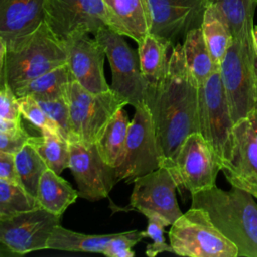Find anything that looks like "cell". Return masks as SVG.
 Returning a JSON list of instances; mask_svg holds the SVG:
<instances>
[{"label": "cell", "mask_w": 257, "mask_h": 257, "mask_svg": "<svg viewBox=\"0 0 257 257\" xmlns=\"http://www.w3.org/2000/svg\"><path fill=\"white\" fill-rule=\"evenodd\" d=\"M7 46L3 38L0 36V84L6 80L4 76V64H5V57H6Z\"/></svg>", "instance_id": "obj_39"}, {"label": "cell", "mask_w": 257, "mask_h": 257, "mask_svg": "<svg viewBox=\"0 0 257 257\" xmlns=\"http://www.w3.org/2000/svg\"><path fill=\"white\" fill-rule=\"evenodd\" d=\"M168 41L149 33L138 42V54L141 71L148 83H157L166 74L168 51L172 48Z\"/></svg>", "instance_id": "obj_24"}, {"label": "cell", "mask_w": 257, "mask_h": 257, "mask_svg": "<svg viewBox=\"0 0 257 257\" xmlns=\"http://www.w3.org/2000/svg\"><path fill=\"white\" fill-rule=\"evenodd\" d=\"M23 128L22 122L6 119L0 116V132H16Z\"/></svg>", "instance_id": "obj_38"}, {"label": "cell", "mask_w": 257, "mask_h": 257, "mask_svg": "<svg viewBox=\"0 0 257 257\" xmlns=\"http://www.w3.org/2000/svg\"><path fill=\"white\" fill-rule=\"evenodd\" d=\"M252 2H253V3H255V4L257 5V0H252Z\"/></svg>", "instance_id": "obj_44"}, {"label": "cell", "mask_w": 257, "mask_h": 257, "mask_svg": "<svg viewBox=\"0 0 257 257\" xmlns=\"http://www.w3.org/2000/svg\"><path fill=\"white\" fill-rule=\"evenodd\" d=\"M130 121L124 107L118 109L95 143L100 157L113 168H117L122 162Z\"/></svg>", "instance_id": "obj_23"}, {"label": "cell", "mask_w": 257, "mask_h": 257, "mask_svg": "<svg viewBox=\"0 0 257 257\" xmlns=\"http://www.w3.org/2000/svg\"><path fill=\"white\" fill-rule=\"evenodd\" d=\"M216 5L227 19L234 39L252 40L256 4L252 0H205Z\"/></svg>", "instance_id": "obj_27"}, {"label": "cell", "mask_w": 257, "mask_h": 257, "mask_svg": "<svg viewBox=\"0 0 257 257\" xmlns=\"http://www.w3.org/2000/svg\"><path fill=\"white\" fill-rule=\"evenodd\" d=\"M66 99L69 107V142L79 141L87 144H95L110 118L118 109L128 104L111 89L92 93L76 80L70 82Z\"/></svg>", "instance_id": "obj_4"}, {"label": "cell", "mask_w": 257, "mask_h": 257, "mask_svg": "<svg viewBox=\"0 0 257 257\" xmlns=\"http://www.w3.org/2000/svg\"><path fill=\"white\" fill-rule=\"evenodd\" d=\"M62 40L66 50V63L74 80L92 93L109 90L110 86L103 73L105 52L95 37H90L89 33L76 32Z\"/></svg>", "instance_id": "obj_15"}, {"label": "cell", "mask_w": 257, "mask_h": 257, "mask_svg": "<svg viewBox=\"0 0 257 257\" xmlns=\"http://www.w3.org/2000/svg\"><path fill=\"white\" fill-rule=\"evenodd\" d=\"M40 207L21 184L0 179V220Z\"/></svg>", "instance_id": "obj_30"}, {"label": "cell", "mask_w": 257, "mask_h": 257, "mask_svg": "<svg viewBox=\"0 0 257 257\" xmlns=\"http://www.w3.org/2000/svg\"><path fill=\"white\" fill-rule=\"evenodd\" d=\"M131 202L126 208L136 210L143 215L157 214L171 226L183 212L176 198L177 181L167 166L134 180Z\"/></svg>", "instance_id": "obj_11"}, {"label": "cell", "mask_w": 257, "mask_h": 257, "mask_svg": "<svg viewBox=\"0 0 257 257\" xmlns=\"http://www.w3.org/2000/svg\"><path fill=\"white\" fill-rule=\"evenodd\" d=\"M167 167L172 171L178 189H186L191 195L216 186L221 171L213 149L199 132L185 139L173 162Z\"/></svg>", "instance_id": "obj_10"}, {"label": "cell", "mask_w": 257, "mask_h": 257, "mask_svg": "<svg viewBox=\"0 0 257 257\" xmlns=\"http://www.w3.org/2000/svg\"><path fill=\"white\" fill-rule=\"evenodd\" d=\"M66 61L63 40L44 21L34 32L7 46L4 76L14 89Z\"/></svg>", "instance_id": "obj_3"}, {"label": "cell", "mask_w": 257, "mask_h": 257, "mask_svg": "<svg viewBox=\"0 0 257 257\" xmlns=\"http://www.w3.org/2000/svg\"><path fill=\"white\" fill-rule=\"evenodd\" d=\"M11 256H17V255H15L6 246L0 243V257H11Z\"/></svg>", "instance_id": "obj_41"}, {"label": "cell", "mask_w": 257, "mask_h": 257, "mask_svg": "<svg viewBox=\"0 0 257 257\" xmlns=\"http://www.w3.org/2000/svg\"><path fill=\"white\" fill-rule=\"evenodd\" d=\"M79 197L78 191L50 169L42 174L37 191V202L46 211L61 216L64 211Z\"/></svg>", "instance_id": "obj_20"}, {"label": "cell", "mask_w": 257, "mask_h": 257, "mask_svg": "<svg viewBox=\"0 0 257 257\" xmlns=\"http://www.w3.org/2000/svg\"><path fill=\"white\" fill-rule=\"evenodd\" d=\"M199 84L189 70L183 46H172L168 68L157 83H148L145 103L152 114L156 137L163 158L169 166L185 139L199 132Z\"/></svg>", "instance_id": "obj_1"}, {"label": "cell", "mask_w": 257, "mask_h": 257, "mask_svg": "<svg viewBox=\"0 0 257 257\" xmlns=\"http://www.w3.org/2000/svg\"><path fill=\"white\" fill-rule=\"evenodd\" d=\"M44 21L61 39L76 32L95 34L108 26L102 0H44Z\"/></svg>", "instance_id": "obj_14"}, {"label": "cell", "mask_w": 257, "mask_h": 257, "mask_svg": "<svg viewBox=\"0 0 257 257\" xmlns=\"http://www.w3.org/2000/svg\"><path fill=\"white\" fill-rule=\"evenodd\" d=\"M163 165L155 126L149 107L145 102L135 106L130 121L124 155L121 164L115 168L117 182L133 183Z\"/></svg>", "instance_id": "obj_9"}, {"label": "cell", "mask_w": 257, "mask_h": 257, "mask_svg": "<svg viewBox=\"0 0 257 257\" xmlns=\"http://www.w3.org/2000/svg\"><path fill=\"white\" fill-rule=\"evenodd\" d=\"M113 234L89 235L56 225L47 241V249L69 251V252H89L103 253L108 242L114 237Z\"/></svg>", "instance_id": "obj_25"}, {"label": "cell", "mask_w": 257, "mask_h": 257, "mask_svg": "<svg viewBox=\"0 0 257 257\" xmlns=\"http://www.w3.org/2000/svg\"><path fill=\"white\" fill-rule=\"evenodd\" d=\"M74 77L67 65L62 64L13 89L18 97L32 96L35 99L66 97L68 86Z\"/></svg>", "instance_id": "obj_21"}, {"label": "cell", "mask_w": 257, "mask_h": 257, "mask_svg": "<svg viewBox=\"0 0 257 257\" xmlns=\"http://www.w3.org/2000/svg\"><path fill=\"white\" fill-rule=\"evenodd\" d=\"M30 135L21 128L16 132H0V152L16 154L28 142Z\"/></svg>", "instance_id": "obj_36"}, {"label": "cell", "mask_w": 257, "mask_h": 257, "mask_svg": "<svg viewBox=\"0 0 257 257\" xmlns=\"http://www.w3.org/2000/svg\"><path fill=\"white\" fill-rule=\"evenodd\" d=\"M255 96H256V107H257V57L255 60Z\"/></svg>", "instance_id": "obj_43"}, {"label": "cell", "mask_w": 257, "mask_h": 257, "mask_svg": "<svg viewBox=\"0 0 257 257\" xmlns=\"http://www.w3.org/2000/svg\"><path fill=\"white\" fill-rule=\"evenodd\" d=\"M182 46L186 64L200 85L219 67L211 57L201 27L189 30Z\"/></svg>", "instance_id": "obj_26"}, {"label": "cell", "mask_w": 257, "mask_h": 257, "mask_svg": "<svg viewBox=\"0 0 257 257\" xmlns=\"http://www.w3.org/2000/svg\"><path fill=\"white\" fill-rule=\"evenodd\" d=\"M45 113L58 125L61 135L68 142L70 139L69 107L66 97L56 99H36Z\"/></svg>", "instance_id": "obj_34"}, {"label": "cell", "mask_w": 257, "mask_h": 257, "mask_svg": "<svg viewBox=\"0 0 257 257\" xmlns=\"http://www.w3.org/2000/svg\"><path fill=\"white\" fill-rule=\"evenodd\" d=\"M201 29L211 57L219 66L233 41V34L227 19L216 5L208 4L205 8Z\"/></svg>", "instance_id": "obj_22"}, {"label": "cell", "mask_w": 257, "mask_h": 257, "mask_svg": "<svg viewBox=\"0 0 257 257\" xmlns=\"http://www.w3.org/2000/svg\"><path fill=\"white\" fill-rule=\"evenodd\" d=\"M173 253L186 257H238V248L211 221L206 211L191 207L169 231Z\"/></svg>", "instance_id": "obj_5"}, {"label": "cell", "mask_w": 257, "mask_h": 257, "mask_svg": "<svg viewBox=\"0 0 257 257\" xmlns=\"http://www.w3.org/2000/svg\"><path fill=\"white\" fill-rule=\"evenodd\" d=\"M94 37L101 44L110 65V89L134 107L145 102L148 81L141 71L138 51L127 44L123 35L108 26L101 27Z\"/></svg>", "instance_id": "obj_8"}, {"label": "cell", "mask_w": 257, "mask_h": 257, "mask_svg": "<svg viewBox=\"0 0 257 257\" xmlns=\"http://www.w3.org/2000/svg\"><path fill=\"white\" fill-rule=\"evenodd\" d=\"M0 179L21 184L15 168L14 154L0 152Z\"/></svg>", "instance_id": "obj_37"}, {"label": "cell", "mask_w": 257, "mask_h": 257, "mask_svg": "<svg viewBox=\"0 0 257 257\" xmlns=\"http://www.w3.org/2000/svg\"><path fill=\"white\" fill-rule=\"evenodd\" d=\"M191 207L207 212L213 224L236 245L238 257H257V203L250 193L214 186L193 194Z\"/></svg>", "instance_id": "obj_2"}, {"label": "cell", "mask_w": 257, "mask_h": 257, "mask_svg": "<svg viewBox=\"0 0 257 257\" xmlns=\"http://www.w3.org/2000/svg\"><path fill=\"white\" fill-rule=\"evenodd\" d=\"M108 27L140 42L150 33L152 15L149 0H102Z\"/></svg>", "instance_id": "obj_19"}, {"label": "cell", "mask_w": 257, "mask_h": 257, "mask_svg": "<svg viewBox=\"0 0 257 257\" xmlns=\"http://www.w3.org/2000/svg\"><path fill=\"white\" fill-rule=\"evenodd\" d=\"M28 143L37 151L48 169L60 175L68 168L69 142L60 134L41 131L40 137L30 136Z\"/></svg>", "instance_id": "obj_28"}, {"label": "cell", "mask_w": 257, "mask_h": 257, "mask_svg": "<svg viewBox=\"0 0 257 257\" xmlns=\"http://www.w3.org/2000/svg\"><path fill=\"white\" fill-rule=\"evenodd\" d=\"M199 133L214 151L220 168L229 160L234 121L221 81L219 67L199 85Z\"/></svg>", "instance_id": "obj_7"}, {"label": "cell", "mask_w": 257, "mask_h": 257, "mask_svg": "<svg viewBox=\"0 0 257 257\" xmlns=\"http://www.w3.org/2000/svg\"><path fill=\"white\" fill-rule=\"evenodd\" d=\"M253 40L234 39L219 65L223 88L234 123L256 107Z\"/></svg>", "instance_id": "obj_6"}, {"label": "cell", "mask_w": 257, "mask_h": 257, "mask_svg": "<svg viewBox=\"0 0 257 257\" xmlns=\"http://www.w3.org/2000/svg\"><path fill=\"white\" fill-rule=\"evenodd\" d=\"M44 0H0V36L9 46L44 22Z\"/></svg>", "instance_id": "obj_18"}, {"label": "cell", "mask_w": 257, "mask_h": 257, "mask_svg": "<svg viewBox=\"0 0 257 257\" xmlns=\"http://www.w3.org/2000/svg\"><path fill=\"white\" fill-rule=\"evenodd\" d=\"M15 168L23 188L36 198L40 178L47 166L37 151L27 142L15 155Z\"/></svg>", "instance_id": "obj_29"}, {"label": "cell", "mask_w": 257, "mask_h": 257, "mask_svg": "<svg viewBox=\"0 0 257 257\" xmlns=\"http://www.w3.org/2000/svg\"><path fill=\"white\" fill-rule=\"evenodd\" d=\"M18 103L21 116L26 118L34 126L38 127L40 132L49 131L61 135L58 125L45 113L35 98L32 96L18 97Z\"/></svg>", "instance_id": "obj_32"}, {"label": "cell", "mask_w": 257, "mask_h": 257, "mask_svg": "<svg viewBox=\"0 0 257 257\" xmlns=\"http://www.w3.org/2000/svg\"><path fill=\"white\" fill-rule=\"evenodd\" d=\"M249 123L252 127V131L255 135V138L257 139V107H255L247 116Z\"/></svg>", "instance_id": "obj_40"}, {"label": "cell", "mask_w": 257, "mask_h": 257, "mask_svg": "<svg viewBox=\"0 0 257 257\" xmlns=\"http://www.w3.org/2000/svg\"><path fill=\"white\" fill-rule=\"evenodd\" d=\"M148 226L146 231H144L146 238L152 239V243L147 245L146 255L149 257H155L163 252H172L173 249L170 244L165 240L164 233L165 227L169 226V223L157 214H147Z\"/></svg>", "instance_id": "obj_31"}, {"label": "cell", "mask_w": 257, "mask_h": 257, "mask_svg": "<svg viewBox=\"0 0 257 257\" xmlns=\"http://www.w3.org/2000/svg\"><path fill=\"white\" fill-rule=\"evenodd\" d=\"M144 231L132 230L115 233L114 237L106 245L103 255L108 257H134L135 252L132 248L145 239Z\"/></svg>", "instance_id": "obj_33"}, {"label": "cell", "mask_w": 257, "mask_h": 257, "mask_svg": "<svg viewBox=\"0 0 257 257\" xmlns=\"http://www.w3.org/2000/svg\"><path fill=\"white\" fill-rule=\"evenodd\" d=\"M152 15L150 33L175 45L191 29L201 27L205 0H149Z\"/></svg>", "instance_id": "obj_16"}, {"label": "cell", "mask_w": 257, "mask_h": 257, "mask_svg": "<svg viewBox=\"0 0 257 257\" xmlns=\"http://www.w3.org/2000/svg\"><path fill=\"white\" fill-rule=\"evenodd\" d=\"M68 169L78 188V195L88 201L106 198L117 183L115 168L100 157L95 144L69 142Z\"/></svg>", "instance_id": "obj_12"}, {"label": "cell", "mask_w": 257, "mask_h": 257, "mask_svg": "<svg viewBox=\"0 0 257 257\" xmlns=\"http://www.w3.org/2000/svg\"><path fill=\"white\" fill-rule=\"evenodd\" d=\"M0 116L17 122H20L22 117L18 98L6 80L0 84Z\"/></svg>", "instance_id": "obj_35"}, {"label": "cell", "mask_w": 257, "mask_h": 257, "mask_svg": "<svg viewBox=\"0 0 257 257\" xmlns=\"http://www.w3.org/2000/svg\"><path fill=\"white\" fill-rule=\"evenodd\" d=\"M221 171L232 187L257 199V139L248 118L235 122L230 158Z\"/></svg>", "instance_id": "obj_17"}, {"label": "cell", "mask_w": 257, "mask_h": 257, "mask_svg": "<svg viewBox=\"0 0 257 257\" xmlns=\"http://www.w3.org/2000/svg\"><path fill=\"white\" fill-rule=\"evenodd\" d=\"M252 40H253V46H254V50H255V54L257 57V25L253 26V30H252Z\"/></svg>", "instance_id": "obj_42"}, {"label": "cell", "mask_w": 257, "mask_h": 257, "mask_svg": "<svg viewBox=\"0 0 257 257\" xmlns=\"http://www.w3.org/2000/svg\"><path fill=\"white\" fill-rule=\"evenodd\" d=\"M60 218L38 207L0 220V243L17 256L47 249L48 238Z\"/></svg>", "instance_id": "obj_13"}]
</instances>
